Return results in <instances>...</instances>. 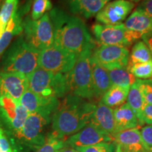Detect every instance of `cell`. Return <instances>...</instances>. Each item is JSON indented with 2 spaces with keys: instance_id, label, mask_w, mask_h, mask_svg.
Returning a JSON list of instances; mask_svg holds the SVG:
<instances>
[{
  "instance_id": "1",
  "label": "cell",
  "mask_w": 152,
  "mask_h": 152,
  "mask_svg": "<svg viewBox=\"0 0 152 152\" xmlns=\"http://www.w3.org/2000/svg\"><path fill=\"white\" fill-rule=\"evenodd\" d=\"M54 29V45L76 55L95 48V42L78 16L55 8L49 13Z\"/></svg>"
},
{
  "instance_id": "22",
  "label": "cell",
  "mask_w": 152,
  "mask_h": 152,
  "mask_svg": "<svg viewBox=\"0 0 152 152\" xmlns=\"http://www.w3.org/2000/svg\"><path fill=\"white\" fill-rule=\"evenodd\" d=\"M23 30L21 14L16 11L9 20L5 30L0 37V57L9 46L13 38L21 33Z\"/></svg>"
},
{
  "instance_id": "31",
  "label": "cell",
  "mask_w": 152,
  "mask_h": 152,
  "mask_svg": "<svg viewBox=\"0 0 152 152\" xmlns=\"http://www.w3.org/2000/svg\"><path fill=\"white\" fill-rule=\"evenodd\" d=\"M116 143L113 142H102L87 147H77L75 149L78 152H115Z\"/></svg>"
},
{
  "instance_id": "13",
  "label": "cell",
  "mask_w": 152,
  "mask_h": 152,
  "mask_svg": "<svg viewBox=\"0 0 152 152\" xmlns=\"http://www.w3.org/2000/svg\"><path fill=\"white\" fill-rule=\"evenodd\" d=\"M134 2L130 0H114L109 1L96 15L99 23L117 25L122 23L134 8Z\"/></svg>"
},
{
  "instance_id": "20",
  "label": "cell",
  "mask_w": 152,
  "mask_h": 152,
  "mask_svg": "<svg viewBox=\"0 0 152 152\" xmlns=\"http://www.w3.org/2000/svg\"><path fill=\"white\" fill-rule=\"evenodd\" d=\"M124 25L127 29L139 34L142 37L152 33V18L137 7L131 13Z\"/></svg>"
},
{
  "instance_id": "15",
  "label": "cell",
  "mask_w": 152,
  "mask_h": 152,
  "mask_svg": "<svg viewBox=\"0 0 152 152\" xmlns=\"http://www.w3.org/2000/svg\"><path fill=\"white\" fill-rule=\"evenodd\" d=\"M58 99L55 97L45 98L28 90L20 99V103L29 113H47L52 115L59 105Z\"/></svg>"
},
{
  "instance_id": "34",
  "label": "cell",
  "mask_w": 152,
  "mask_h": 152,
  "mask_svg": "<svg viewBox=\"0 0 152 152\" xmlns=\"http://www.w3.org/2000/svg\"><path fill=\"white\" fill-rule=\"evenodd\" d=\"M141 136L145 145L149 148H152V125H148L142 128Z\"/></svg>"
},
{
  "instance_id": "9",
  "label": "cell",
  "mask_w": 152,
  "mask_h": 152,
  "mask_svg": "<svg viewBox=\"0 0 152 152\" xmlns=\"http://www.w3.org/2000/svg\"><path fill=\"white\" fill-rule=\"evenodd\" d=\"M28 115L29 112L20 104V101L8 96H0V119L10 136L12 144Z\"/></svg>"
},
{
  "instance_id": "3",
  "label": "cell",
  "mask_w": 152,
  "mask_h": 152,
  "mask_svg": "<svg viewBox=\"0 0 152 152\" xmlns=\"http://www.w3.org/2000/svg\"><path fill=\"white\" fill-rule=\"evenodd\" d=\"M39 52L32 48L20 36L14 42L3 57L1 71L20 73L26 77L39 67Z\"/></svg>"
},
{
  "instance_id": "14",
  "label": "cell",
  "mask_w": 152,
  "mask_h": 152,
  "mask_svg": "<svg viewBox=\"0 0 152 152\" xmlns=\"http://www.w3.org/2000/svg\"><path fill=\"white\" fill-rule=\"evenodd\" d=\"M28 89V77L26 75L0 71V96H8L16 101H20L21 96Z\"/></svg>"
},
{
  "instance_id": "40",
  "label": "cell",
  "mask_w": 152,
  "mask_h": 152,
  "mask_svg": "<svg viewBox=\"0 0 152 152\" xmlns=\"http://www.w3.org/2000/svg\"><path fill=\"white\" fill-rule=\"evenodd\" d=\"M131 1H132V2L135 3V2H140V1H141L142 0H130Z\"/></svg>"
},
{
  "instance_id": "18",
  "label": "cell",
  "mask_w": 152,
  "mask_h": 152,
  "mask_svg": "<svg viewBox=\"0 0 152 152\" xmlns=\"http://www.w3.org/2000/svg\"><path fill=\"white\" fill-rule=\"evenodd\" d=\"M91 123L114 138L115 134V125L113 109L99 102L96 104Z\"/></svg>"
},
{
  "instance_id": "35",
  "label": "cell",
  "mask_w": 152,
  "mask_h": 152,
  "mask_svg": "<svg viewBox=\"0 0 152 152\" xmlns=\"http://www.w3.org/2000/svg\"><path fill=\"white\" fill-rule=\"evenodd\" d=\"M142 122L144 124L152 125V104H147L144 106L142 114Z\"/></svg>"
},
{
  "instance_id": "4",
  "label": "cell",
  "mask_w": 152,
  "mask_h": 152,
  "mask_svg": "<svg viewBox=\"0 0 152 152\" xmlns=\"http://www.w3.org/2000/svg\"><path fill=\"white\" fill-rule=\"evenodd\" d=\"M51 122V115L29 113L23 126L14 141L16 152H34L46 141L45 128Z\"/></svg>"
},
{
  "instance_id": "41",
  "label": "cell",
  "mask_w": 152,
  "mask_h": 152,
  "mask_svg": "<svg viewBox=\"0 0 152 152\" xmlns=\"http://www.w3.org/2000/svg\"><path fill=\"white\" fill-rule=\"evenodd\" d=\"M121 149H122V148H121ZM122 151H123V152H134V151H128V150H125V149H122Z\"/></svg>"
},
{
  "instance_id": "6",
  "label": "cell",
  "mask_w": 152,
  "mask_h": 152,
  "mask_svg": "<svg viewBox=\"0 0 152 152\" xmlns=\"http://www.w3.org/2000/svg\"><path fill=\"white\" fill-rule=\"evenodd\" d=\"M28 90L45 98H62L68 94L66 74L54 73L38 67L27 76Z\"/></svg>"
},
{
  "instance_id": "38",
  "label": "cell",
  "mask_w": 152,
  "mask_h": 152,
  "mask_svg": "<svg viewBox=\"0 0 152 152\" xmlns=\"http://www.w3.org/2000/svg\"><path fill=\"white\" fill-rule=\"evenodd\" d=\"M58 152H78L77 150L71 147H64L61 149Z\"/></svg>"
},
{
  "instance_id": "28",
  "label": "cell",
  "mask_w": 152,
  "mask_h": 152,
  "mask_svg": "<svg viewBox=\"0 0 152 152\" xmlns=\"http://www.w3.org/2000/svg\"><path fill=\"white\" fill-rule=\"evenodd\" d=\"M127 68L136 79H152V61L146 63L128 64Z\"/></svg>"
},
{
  "instance_id": "42",
  "label": "cell",
  "mask_w": 152,
  "mask_h": 152,
  "mask_svg": "<svg viewBox=\"0 0 152 152\" xmlns=\"http://www.w3.org/2000/svg\"><path fill=\"white\" fill-rule=\"evenodd\" d=\"M149 152H152V148H149Z\"/></svg>"
},
{
  "instance_id": "10",
  "label": "cell",
  "mask_w": 152,
  "mask_h": 152,
  "mask_svg": "<svg viewBox=\"0 0 152 152\" xmlns=\"http://www.w3.org/2000/svg\"><path fill=\"white\" fill-rule=\"evenodd\" d=\"M77 56L53 45L39 52V67L54 73L66 74L73 68Z\"/></svg>"
},
{
  "instance_id": "19",
  "label": "cell",
  "mask_w": 152,
  "mask_h": 152,
  "mask_svg": "<svg viewBox=\"0 0 152 152\" xmlns=\"http://www.w3.org/2000/svg\"><path fill=\"white\" fill-rule=\"evenodd\" d=\"M115 134L121 131L141 128L136 115L127 103L113 109Z\"/></svg>"
},
{
  "instance_id": "33",
  "label": "cell",
  "mask_w": 152,
  "mask_h": 152,
  "mask_svg": "<svg viewBox=\"0 0 152 152\" xmlns=\"http://www.w3.org/2000/svg\"><path fill=\"white\" fill-rule=\"evenodd\" d=\"M140 90L143 96L145 104H152V79L139 80L137 79Z\"/></svg>"
},
{
  "instance_id": "39",
  "label": "cell",
  "mask_w": 152,
  "mask_h": 152,
  "mask_svg": "<svg viewBox=\"0 0 152 152\" xmlns=\"http://www.w3.org/2000/svg\"><path fill=\"white\" fill-rule=\"evenodd\" d=\"M115 152H123L122 149H121V147L119 145V144H116V148H115Z\"/></svg>"
},
{
  "instance_id": "7",
  "label": "cell",
  "mask_w": 152,
  "mask_h": 152,
  "mask_svg": "<svg viewBox=\"0 0 152 152\" xmlns=\"http://www.w3.org/2000/svg\"><path fill=\"white\" fill-rule=\"evenodd\" d=\"M24 39L32 48L40 52L54 45V29L49 14L39 20L27 18L23 21Z\"/></svg>"
},
{
  "instance_id": "36",
  "label": "cell",
  "mask_w": 152,
  "mask_h": 152,
  "mask_svg": "<svg viewBox=\"0 0 152 152\" xmlns=\"http://www.w3.org/2000/svg\"><path fill=\"white\" fill-rule=\"evenodd\" d=\"M137 8L140 9L152 18V0H142Z\"/></svg>"
},
{
  "instance_id": "11",
  "label": "cell",
  "mask_w": 152,
  "mask_h": 152,
  "mask_svg": "<svg viewBox=\"0 0 152 152\" xmlns=\"http://www.w3.org/2000/svg\"><path fill=\"white\" fill-rule=\"evenodd\" d=\"M130 51L128 47L116 45H99L92 51V58L106 71L126 68Z\"/></svg>"
},
{
  "instance_id": "30",
  "label": "cell",
  "mask_w": 152,
  "mask_h": 152,
  "mask_svg": "<svg viewBox=\"0 0 152 152\" xmlns=\"http://www.w3.org/2000/svg\"><path fill=\"white\" fill-rule=\"evenodd\" d=\"M52 9V4L50 0H34L31 11V19L39 20L48 11Z\"/></svg>"
},
{
  "instance_id": "23",
  "label": "cell",
  "mask_w": 152,
  "mask_h": 152,
  "mask_svg": "<svg viewBox=\"0 0 152 152\" xmlns=\"http://www.w3.org/2000/svg\"><path fill=\"white\" fill-rule=\"evenodd\" d=\"M130 88L113 85H111V87L101 98L100 102L111 109L113 108L115 109L123 105L126 102Z\"/></svg>"
},
{
  "instance_id": "5",
  "label": "cell",
  "mask_w": 152,
  "mask_h": 152,
  "mask_svg": "<svg viewBox=\"0 0 152 152\" xmlns=\"http://www.w3.org/2000/svg\"><path fill=\"white\" fill-rule=\"evenodd\" d=\"M92 51L88 49L80 54L71 71L66 73L68 94L87 100L94 99L92 73Z\"/></svg>"
},
{
  "instance_id": "27",
  "label": "cell",
  "mask_w": 152,
  "mask_h": 152,
  "mask_svg": "<svg viewBox=\"0 0 152 152\" xmlns=\"http://www.w3.org/2000/svg\"><path fill=\"white\" fill-rule=\"evenodd\" d=\"M18 0H5L0 9V37L11 17L17 11Z\"/></svg>"
},
{
  "instance_id": "25",
  "label": "cell",
  "mask_w": 152,
  "mask_h": 152,
  "mask_svg": "<svg viewBox=\"0 0 152 152\" xmlns=\"http://www.w3.org/2000/svg\"><path fill=\"white\" fill-rule=\"evenodd\" d=\"M107 71L112 85L130 88L137 80L127 68H115Z\"/></svg>"
},
{
  "instance_id": "32",
  "label": "cell",
  "mask_w": 152,
  "mask_h": 152,
  "mask_svg": "<svg viewBox=\"0 0 152 152\" xmlns=\"http://www.w3.org/2000/svg\"><path fill=\"white\" fill-rule=\"evenodd\" d=\"M0 152H16L8 132L0 119Z\"/></svg>"
},
{
  "instance_id": "16",
  "label": "cell",
  "mask_w": 152,
  "mask_h": 152,
  "mask_svg": "<svg viewBox=\"0 0 152 152\" xmlns=\"http://www.w3.org/2000/svg\"><path fill=\"white\" fill-rule=\"evenodd\" d=\"M114 142L123 149L134 152H149V148L142 140L141 132L138 128L129 129L116 133Z\"/></svg>"
},
{
  "instance_id": "8",
  "label": "cell",
  "mask_w": 152,
  "mask_h": 152,
  "mask_svg": "<svg viewBox=\"0 0 152 152\" xmlns=\"http://www.w3.org/2000/svg\"><path fill=\"white\" fill-rule=\"evenodd\" d=\"M92 30L100 45H116L128 48L133 42L142 38L139 34L127 29L124 23L104 25L97 23L93 25Z\"/></svg>"
},
{
  "instance_id": "17",
  "label": "cell",
  "mask_w": 152,
  "mask_h": 152,
  "mask_svg": "<svg viewBox=\"0 0 152 152\" xmlns=\"http://www.w3.org/2000/svg\"><path fill=\"white\" fill-rule=\"evenodd\" d=\"M111 0H65L72 14L90 18L96 16Z\"/></svg>"
},
{
  "instance_id": "2",
  "label": "cell",
  "mask_w": 152,
  "mask_h": 152,
  "mask_svg": "<svg viewBox=\"0 0 152 152\" xmlns=\"http://www.w3.org/2000/svg\"><path fill=\"white\" fill-rule=\"evenodd\" d=\"M95 107L90 100L67 94L52 114V132L65 141L91 122Z\"/></svg>"
},
{
  "instance_id": "21",
  "label": "cell",
  "mask_w": 152,
  "mask_h": 152,
  "mask_svg": "<svg viewBox=\"0 0 152 152\" xmlns=\"http://www.w3.org/2000/svg\"><path fill=\"white\" fill-rule=\"evenodd\" d=\"M92 73L94 99H98L102 97L112 84L108 71L93 60Z\"/></svg>"
},
{
  "instance_id": "37",
  "label": "cell",
  "mask_w": 152,
  "mask_h": 152,
  "mask_svg": "<svg viewBox=\"0 0 152 152\" xmlns=\"http://www.w3.org/2000/svg\"><path fill=\"white\" fill-rule=\"evenodd\" d=\"M142 38L143 39V40L146 45H147V47H149L150 52H151V54L152 55V33L144 35Z\"/></svg>"
},
{
  "instance_id": "24",
  "label": "cell",
  "mask_w": 152,
  "mask_h": 152,
  "mask_svg": "<svg viewBox=\"0 0 152 152\" xmlns=\"http://www.w3.org/2000/svg\"><path fill=\"white\" fill-rule=\"evenodd\" d=\"M127 102H128L127 104H128L130 109L132 110L133 112L136 115L140 125L142 126L144 123L142 122V114L146 104L141 91L140 90V87H139L137 80L135 83L130 87L128 94V97H127Z\"/></svg>"
},
{
  "instance_id": "29",
  "label": "cell",
  "mask_w": 152,
  "mask_h": 152,
  "mask_svg": "<svg viewBox=\"0 0 152 152\" xmlns=\"http://www.w3.org/2000/svg\"><path fill=\"white\" fill-rule=\"evenodd\" d=\"M64 142L50 132L47 134L46 141L44 145L34 152H58L61 149L65 147Z\"/></svg>"
},
{
  "instance_id": "26",
  "label": "cell",
  "mask_w": 152,
  "mask_h": 152,
  "mask_svg": "<svg viewBox=\"0 0 152 152\" xmlns=\"http://www.w3.org/2000/svg\"><path fill=\"white\" fill-rule=\"evenodd\" d=\"M152 61V55L149 47L144 41L136 42L131 49L128 64L146 63Z\"/></svg>"
},
{
  "instance_id": "12",
  "label": "cell",
  "mask_w": 152,
  "mask_h": 152,
  "mask_svg": "<svg viewBox=\"0 0 152 152\" xmlns=\"http://www.w3.org/2000/svg\"><path fill=\"white\" fill-rule=\"evenodd\" d=\"M113 137L90 123L79 132L70 136L64 142L65 147L75 148L87 147L102 142H113Z\"/></svg>"
}]
</instances>
